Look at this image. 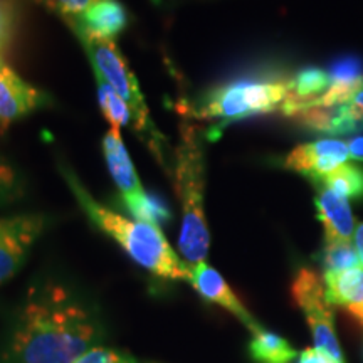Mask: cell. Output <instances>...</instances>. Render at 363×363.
Here are the masks:
<instances>
[{
	"mask_svg": "<svg viewBox=\"0 0 363 363\" xmlns=\"http://www.w3.org/2000/svg\"><path fill=\"white\" fill-rule=\"evenodd\" d=\"M328 74L331 83L333 81H343V83L363 81V61L357 56H343L331 65Z\"/></svg>",
	"mask_w": 363,
	"mask_h": 363,
	"instance_id": "603a6c76",
	"label": "cell"
},
{
	"mask_svg": "<svg viewBox=\"0 0 363 363\" xmlns=\"http://www.w3.org/2000/svg\"><path fill=\"white\" fill-rule=\"evenodd\" d=\"M96 311L66 284L40 281L27 293L9 338L12 363H74L101 342Z\"/></svg>",
	"mask_w": 363,
	"mask_h": 363,
	"instance_id": "6da1fadb",
	"label": "cell"
},
{
	"mask_svg": "<svg viewBox=\"0 0 363 363\" xmlns=\"http://www.w3.org/2000/svg\"><path fill=\"white\" fill-rule=\"evenodd\" d=\"M315 206L318 219L325 229V242H350L355 233L350 203L343 195L331 190L326 185H316Z\"/></svg>",
	"mask_w": 363,
	"mask_h": 363,
	"instance_id": "7c38bea8",
	"label": "cell"
},
{
	"mask_svg": "<svg viewBox=\"0 0 363 363\" xmlns=\"http://www.w3.org/2000/svg\"><path fill=\"white\" fill-rule=\"evenodd\" d=\"M83 45L84 52L88 54L89 65L94 72L101 74L104 79L113 86V89L125 99L126 106L131 111V126L136 133L145 140L150 152L155 155L158 163L165 170H169V142L153 123L152 115L145 101L142 89L136 81L133 71L120 52L115 40H103L86 35H76Z\"/></svg>",
	"mask_w": 363,
	"mask_h": 363,
	"instance_id": "277c9868",
	"label": "cell"
},
{
	"mask_svg": "<svg viewBox=\"0 0 363 363\" xmlns=\"http://www.w3.org/2000/svg\"><path fill=\"white\" fill-rule=\"evenodd\" d=\"M321 264L325 272H337L363 267L357 249L350 242H325L321 252Z\"/></svg>",
	"mask_w": 363,
	"mask_h": 363,
	"instance_id": "ffe728a7",
	"label": "cell"
},
{
	"mask_svg": "<svg viewBox=\"0 0 363 363\" xmlns=\"http://www.w3.org/2000/svg\"><path fill=\"white\" fill-rule=\"evenodd\" d=\"M291 118L296 123L305 126L308 130L320 131V133H326L331 136H338L340 106H308L305 110L294 113Z\"/></svg>",
	"mask_w": 363,
	"mask_h": 363,
	"instance_id": "ac0fdd59",
	"label": "cell"
},
{
	"mask_svg": "<svg viewBox=\"0 0 363 363\" xmlns=\"http://www.w3.org/2000/svg\"><path fill=\"white\" fill-rule=\"evenodd\" d=\"M19 26V11L13 0H0V61H4Z\"/></svg>",
	"mask_w": 363,
	"mask_h": 363,
	"instance_id": "7402d4cb",
	"label": "cell"
},
{
	"mask_svg": "<svg viewBox=\"0 0 363 363\" xmlns=\"http://www.w3.org/2000/svg\"><path fill=\"white\" fill-rule=\"evenodd\" d=\"M323 281L330 305L343 306L363 323V267L325 272Z\"/></svg>",
	"mask_w": 363,
	"mask_h": 363,
	"instance_id": "5bb4252c",
	"label": "cell"
},
{
	"mask_svg": "<svg viewBox=\"0 0 363 363\" xmlns=\"http://www.w3.org/2000/svg\"><path fill=\"white\" fill-rule=\"evenodd\" d=\"M355 249H357L358 256H360V261L363 264V224L358 225L355 230Z\"/></svg>",
	"mask_w": 363,
	"mask_h": 363,
	"instance_id": "f1b7e54d",
	"label": "cell"
},
{
	"mask_svg": "<svg viewBox=\"0 0 363 363\" xmlns=\"http://www.w3.org/2000/svg\"><path fill=\"white\" fill-rule=\"evenodd\" d=\"M94 78H96L98 86L99 108H101L104 118H106V121L111 125L113 130L121 131L123 126L131 125L130 108L126 106L125 99L113 89V86L101 74L94 72Z\"/></svg>",
	"mask_w": 363,
	"mask_h": 363,
	"instance_id": "2e32d148",
	"label": "cell"
},
{
	"mask_svg": "<svg viewBox=\"0 0 363 363\" xmlns=\"http://www.w3.org/2000/svg\"><path fill=\"white\" fill-rule=\"evenodd\" d=\"M298 363H338V362H335L330 355L316 350V348H306V350H303L301 355H299Z\"/></svg>",
	"mask_w": 363,
	"mask_h": 363,
	"instance_id": "484cf974",
	"label": "cell"
},
{
	"mask_svg": "<svg viewBox=\"0 0 363 363\" xmlns=\"http://www.w3.org/2000/svg\"><path fill=\"white\" fill-rule=\"evenodd\" d=\"M48 93L22 79L11 66L0 61V123L4 126L45 108Z\"/></svg>",
	"mask_w": 363,
	"mask_h": 363,
	"instance_id": "9c48e42d",
	"label": "cell"
},
{
	"mask_svg": "<svg viewBox=\"0 0 363 363\" xmlns=\"http://www.w3.org/2000/svg\"><path fill=\"white\" fill-rule=\"evenodd\" d=\"M103 153L111 179L115 182L116 189L120 190L123 202H128L131 199L142 195L145 189L142 187V182H140L138 175H136L130 153L126 152L120 130L110 128L106 131L103 138Z\"/></svg>",
	"mask_w": 363,
	"mask_h": 363,
	"instance_id": "4fadbf2b",
	"label": "cell"
},
{
	"mask_svg": "<svg viewBox=\"0 0 363 363\" xmlns=\"http://www.w3.org/2000/svg\"><path fill=\"white\" fill-rule=\"evenodd\" d=\"M65 22L74 35L115 40L128 26V12L118 0H98L83 13Z\"/></svg>",
	"mask_w": 363,
	"mask_h": 363,
	"instance_id": "8fae6325",
	"label": "cell"
},
{
	"mask_svg": "<svg viewBox=\"0 0 363 363\" xmlns=\"http://www.w3.org/2000/svg\"><path fill=\"white\" fill-rule=\"evenodd\" d=\"M24 194V182L19 170L11 162L0 157V206L19 201Z\"/></svg>",
	"mask_w": 363,
	"mask_h": 363,
	"instance_id": "44dd1931",
	"label": "cell"
},
{
	"mask_svg": "<svg viewBox=\"0 0 363 363\" xmlns=\"http://www.w3.org/2000/svg\"><path fill=\"white\" fill-rule=\"evenodd\" d=\"M74 363H140L128 353L111 350L106 347H94L81 355Z\"/></svg>",
	"mask_w": 363,
	"mask_h": 363,
	"instance_id": "d4e9b609",
	"label": "cell"
},
{
	"mask_svg": "<svg viewBox=\"0 0 363 363\" xmlns=\"http://www.w3.org/2000/svg\"><path fill=\"white\" fill-rule=\"evenodd\" d=\"M189 283L192 288L208 303L224 308L229 313L238 318L242 325H246L249 330L257 331L262 326L257 323L256 318L247 311V308L242 305V301L238 298L227 281L222 278L220 272L207 264V261L199 262V264L189 266Z\"/></svg>",
	"mask_w": 363,
	"mask_h": 363,
	"instance_id": "30bf717a",
	"label": "cell"
},
{
	"mask_svg": "<svg viewBox=\"0 0 363 363\" xmlns=\"http://www.w3.org/2000/svg\"><path fill=\"white\" fill-rule=\"evenodd\" d=\"M125 206L130 211V214L133 216V219L157 225L160 227V229L162 225H165L167 222L172 219L169 207H167L162 201H158V199L150 197L147 192H143L142 195H138V197L125 202Z\"/></svg>",
	"mask_w": 363,
	"mask_h": 363,
	"instance_id": "d6986e66",
	"label": "cell"
},
{
	"mask_svg": "<svg viewBox=\"0 0 363 363\" xmlns=\"http://www.w3.org/2000/svg\"><path fill=\"white\" fill-rule=\"evenodd\" d=\"M318 184L326 185L337 194L343 195L345 199L360 201V199H363V167L353 165V163H343L331 174L323 177Z\"/></svg>",
	"mask_w": 363,
	"mask_h": 363,
	"instance_id": "e0dca14e",
	"label": "cell"
},
{
	"mask_svg": "<svg viewBox=\"0 0 363 363\" xmlns=\"http://www.w3.org/2000/svg\"><path fill=\"white\" fill-rule=\"evenodd\" d=\"M289 78L235 79L212 89L195 110L199 118L240 120L254 115L278 111L288 99Z\"/></svg>",
	"mask_w": 363,
	"mask_h": 363,
	"instance_id": "5b68a950",
	"label": "cell"
},
{
	"mask_svg": "<svg viewBox=\"0 0 363 363\" xmlns=\"http://www.w3.org/2000/svg\"><path fill=\"white\" fill-rule=\"evenodd\" d=\"M348 150H350V157L355 160H363V135H358L348 142Z\"/></svg>",
	"mask_w": 363,
	"mask_h": 363,
	"instance_id": "4316f807",
	"label": "cell"
},
{
	"mask_svg": "<svg viewBox=\"0 0 363 363\" xmlns=\"http://www.w3.org/2000/svg\"><path fill=\"white\" fill-rule=\"evenodd\" d=\"M61 174L79 207L83 208L84 216L101 233L115 240L118 246L128 254L130 259H133L140 267L157 278L189 283V264L170 246L160 227L130 219L99 203L84 189L78 175L69 167L61 165Z\"/></svg>",
	"mask_w": 363,
	"mask_h": 363,
	"instance_id": "7a4b0ae2",
	"label": "cell"
},
{
	"mask_svg": "<svg viewBox=\"0 0 363 363\" xmlns=\"http://www.w3.org/2000/svg\"><path fill=\"white\" fill-rule=\"evenodd\" d=\"M348 106H350V110L353 115H355L357 120H360L363 123V89L352 99L350 103H348Z\"/></svg>",
	"mask_w": 363,
	"mask_h": 363,
	"instance_id": "83f0119b",
	"label": "cell"
},
{
	"mask_svg": "<svg viewBox=\"0 0 363 363\" xmlns=\"http://www.w3.org/2000/svg\"><path fill=\"white\" fill-rule=\"evenodd\" d=\"M175 189L182 208L179 234V254L187 264H199L207 259L211 246L203 187H206V160L201 131L189 121L182 125L180 140L174 162Z\"/></svg>",
	"mask_w": 363,
	"mask_h": 363,
	"instance_id": "3957f363",
	"label": "cell"
},
{
	"mask_svg": "<svg viewBox=\"0 0 363 363\" xmlns=\"http://www.w3.org/2000/svg\"><path fill=\"white\" fill-rule=\"evenodd\" d=\"M48 227L49 217L44 214L0 217V284L22 269L30 249Z\"/></svg>",
	"mask_w": 363,
	"mask_h": 363,
	"instance_id": "52a82bcc",
	"label": "cell"
},
{
	"mask_svg": "<svg viewBox=\"0 0 363 363\" xmlns=\"http://www.w3.org/2000/svg\"><path fill=\"white\" fill-rule=\"evenodd\" d=\"M249 355L256 363H291L296 350L279 335L259 328L254 331L249 342Z\"/></svg>",
	"mask_w": 363,
	"mask_h": 363,
	"instance_id": "9a60e30c",
	"label": "cell"
},
{
	"mask_svg": "<svg viewBox=\"0 0 363 363\" xmlns=\"http://www.w3.org/2000/svg\"><path fill=\"white\" fill-rule=\"evenodd\" d=\"M40 6L54 13H57L62 21L79 16L86 9L93 6L98 0H34Z\"/></svg>",
	"mask_w": 363,
	"mask_h": 363,
	"instance_id": "cb8c5ba5",
	"label": "cell"
},
{
	"mask_svg": "<svg viewBox=\"0 0 363 363\" xmlns=\"http://www.w3.org/2000/svg\"><path fill=\"white\" fill-rule=\"evenodd\" d=\"M291 294L299 310L305 313L316 350L330 355L335 362L345 363L333 328V313L326 299L325 281L316 271L301 267L293 279Z\"/></svg>",
	"mask_w": 363,
	"mask_h": 363,
	"instance_id": "8992f818",
	"label": "cell"
},
{
	"mask_svg": "<svg viewBox=\"0 0 363 363\" xmlns=\"http://www.w3.org/2000/svg\"><path fill=\"white\" fill-rule=\"evenodd\" d=\"M348 158H350V150L345 142L328 138L299 145L284 158V167L306 177L316 185L323 177L343 165Z\"/></svg>",
	"mask_w": 363,
	"mask_h": 363,
	"instance_id": "ba28073f",
	"label": "cell"
}]
</instances>
